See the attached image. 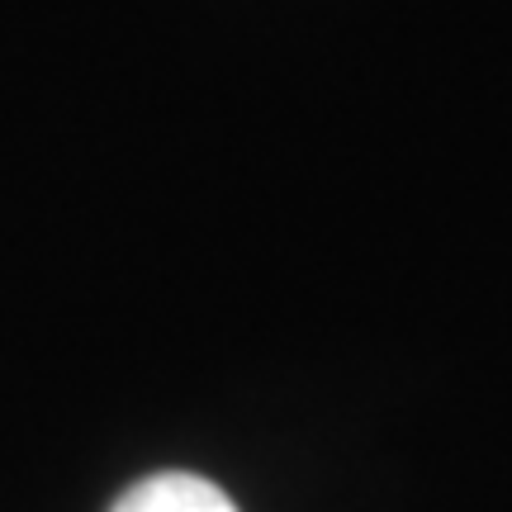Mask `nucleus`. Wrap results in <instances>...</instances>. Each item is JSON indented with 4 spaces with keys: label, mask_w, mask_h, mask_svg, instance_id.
Masks as SVG:
<instances>
[{
    "label": "nucleus",
    "mask_w": 512,
    "mask_h": 512,
    "mask_svg": "<svg viewBox=\"0 0 512 512\" xmlns=\"http://www.w3.org/2000/svg\"><path fill=\"white\" fill-rule=\"evenodd\" d=\"M110 512H238V508H233V498L223 494L219 484L171 470V475L138 479Z\"/></svg>",
    "instance_id": "obj_1"
}]
</instances>
